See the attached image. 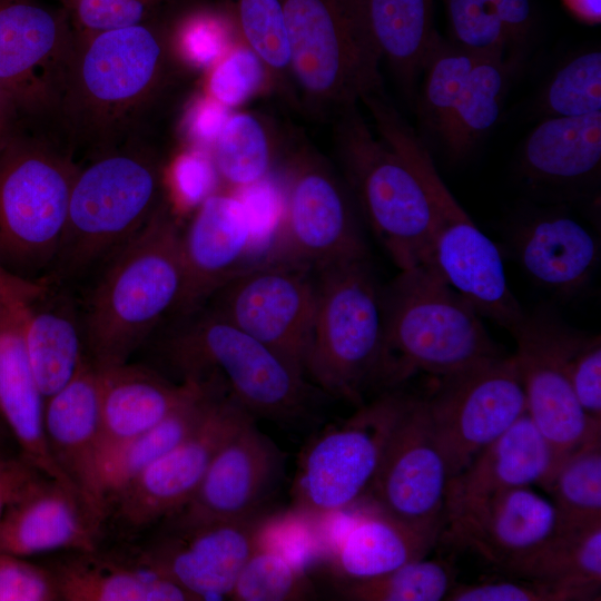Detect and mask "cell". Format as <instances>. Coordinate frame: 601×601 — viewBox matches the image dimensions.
I'll return each mask as SVG.
<instances>
[{"instance_id": "1", "label": "cell", "mask_w": 601, "mask_h": 601, "mask_svg": "<svg viewBox=\"0 0 601 601\" xmlns=\"http://www.w3.org/2000/svg\"><path fill=\"white\" fill-rule=\"evenodd\" d=\"M174 22H155L75 37L66 90L56 114L72 147L95 150L125 140L137 120L181 70Z\"/></svg>"}, {"instance_id": "2", "label": "cell", "mask_w": 601, "mask_h": 601, "mask_svg": "<svg viewBox=\"0 0 601 601\" xmlns=\"http://www.w3.org/2000/svg\"><path fill=\"white\" fill-rule=\"evenodd\" d=\"M180 235L166 199L95 273L79 305L85 353L97 368L128 363L173 312L183 282Z\"/></svg>"}, {"instance_id": "3", "label": "cell", "mask_w": 601, "mask_h": 601, "mask_svg": "<svg viewBox=\"0 0 601 601\" xmlns=\"http://www.w3.org/2000/svg\"><path fill=\"white\" fill-rule=\"evenodd\" d=\"M158 157L129 141L96 150L73 178L66 226L49 275L73 286L137 235L165 203Z\"/></svg>"}, {"instance_id": "4", "label": "cell", "mask_w": 601, "mask_h": 601, "mask_svg": "<svg viewBox=\"0 0 601 601\" xmlns=\"http://www.w3.org/2000/svg\"><path fill=\"white\" fill-rule=\"evenodd\" d=\"M479 315L431 266L401 270L383 292L377 381L396 384L417 371L444 377L504 355Z\"/></svg>"}, {"instance_id": "5", "label": "cell", "mask_w": 601, "mask_h": 601, "mask_svg": "<svg viewBox=\"0 0 601 601\" xmlns=\"http://www.w3.org/2000/svg\"><path fill=\"white\" fill-rule=\"evenodd\" d=\"M69 147L21 124L0 141V264L14 274L52 269L78 169Z\"/></svg>"}, {"instance_id": "6", "label": "cell", "mask_w": 601, "mask_h": 601, "mask_svg": "<svg viewBox=\"0 0 601 601\" xmlns=\"http://www.w3.org/2000/svg\"><path fill=\"white\" fill-rule=\"evenodd\" d=\"M167 318L175 323L158 345L181 380L217 375L255 417L292 421L304 413L305 376L274 349L205 305Z\"/></svg>"}, {"instance_id": "7", "label": "cell", "mask_w": 601, "mask_h": 601, "mask_svg": "<svg viewBox=\"0 0 601 601\" xmlns=\"http://www.w3.org/2000/svg\"><path fill=\"white\" fill-rule=\"evenodd\" d=\"M332 118L338 158L372 230L400 270L428 265L433 216L420 178L400 152L373 135L357 105Z\"/></svg>"}, {"instance_id": "8", "label": "cell", "mask_w": 601, "mask_h": 601, "mask_svg": "<svg viewBox=\"0 0 601 601\" xmlns=\"http://www.w3.org/2000/svg\"><path fill=\"white\" fill-rule=\"evenodd\" d=\"M305 374L336 397L359 403L378 380L383 347V292L368 258L321 268Z\"/></svg>"}, {"instance_id": "9", "label": "cell", "mask_w": 601, "mask_h": 601, "mask_svg": "<svg viewBox=\"0 0 601 601\" xmlns=\"http://www.w3.org/2000/svg\"><path fill=\"white\" fill-rule=\"evenodd\" d=\"M299 107L333 117L381 92V58L356 28L345 0H279Z\"/></svg>"}, {"instance_id": "10", "label": "cell", "mask_w": 601, "mask_h": 601, "mask_svg": "<svg viewBox=\"0 0 601 601\" xmlns=\"http://www.w3.org/2000/svg\"><path fill=\"white\" fill-rule=\"evenodd\" d=\"M394 147L420 178L431 206L433 239L427 266L479 314L514 332L525 313L509 287L497 246L454 198L415 132L401 134Z\"/></svg>"}, {"instance_id": "11", "label": "cell", "mask_w": 601, "mask_h": 601, "mask_svg": "<svg viewBox=\"0 0 601 601\" xmlns=\"http://www.w3.org/2000/svg\"><path fill=\"white\" fill-rule=\"evenodd\" d=\"M290 147L282 183L284 209L264 262L316 272L368 258L347 189L332 166L305 139H292Z\"/></svg>"}, {"instance_id": "12", "label": "cell", "mask_w": 601, "mask_h": 601, "mask_svg": "<svg viewBox=\"0 0 601 601\" xmlns=\"http://www.w3.org/2000/svg\"><path fill=\"white\" fill-rule=\"evenodd\" d=\"M406 396L385 394L303 451L292 486V509L315 519L367 496Z\"/></svg>"}, {"instance_id": "13", "label": "cell", "mask_w": 601, "mask_h": 601, "mask_svg": "<svg viewBox=\"0 0 601 601\" xmlns=\"http://www.w3.org/2000/svg\"><path fill=\"white\" fill-rule=\"evenodd\" d=\"M424 401L450 479L526 412L514 355L493 357L441 377Z\"/></svg>"}, {"instance_id": "14", "label": "cell", "mask_w": 601, "mask_h": 601, "mask_svg": "<svg viewBox=\"0 0 601 601\" xmlns=\"http://www.w3.org/2000/svg\"><path fill=\"white\" fill-rule=\"evenodd\" d=\"M315 305L314 272L267 262L242 269L205 304L304 376Z\"/></svg>"}, {"instance_id": "15", "label": "cell", "mask_w": 601, "mask_h": 601, "mask_svg": "<svg viewBox=\"0 0 601 601\" xmlns=\"http://www.w3.org/2000/svg\"><path fill=\"white\" fill-rule=\"evenodd\" d=\"M76 48L65 9L0 0V83L29 120L56 117Z\"/></svg>"}, {"instance_id": "16", "label": "cell", "mask_w": 601, "mask_h": 601, "mask_svg": "<svg viewBox=\"0 0 601 601\" xmlns=\"http://www.w3.org/2000/svg\"><path fill=\"white\" fill-rule=\"evenodd\" d=\"M250 417L255 416L224 388L188 437L145 467L109 501L105 520L112 519L131 534L173 515L193 496L224 441Z\"/></svg>"}, {"instance_id": "17", "label": "cell", "mask_w": 601, "mask_h": 601, "mask_svg": "<svg viewBox=\"0 0 601 601\" xmlns=\"http://www.w3.org/2000/svg\"><path fill=\"white\" fill-rule=\"evenodd\" d=\"M449 480L424 398L406 396L367 497L387 514L439 536Z\"/></svg>"}, {"instance_id": "18", "label": "cell", "mask_w": 601, "mask_h": 601, "mask_svg": "<svg viewBox=\"0 0 601 601\" xmlns=\"http://www.w3.org/2000/svg\"><path fill=\"white\" fill-rule=\"evenodd\" d=\"M266 515L205 522L164 520L166 526L134 556L167 575L196 601L228 599L257 545Z\"/></svg>"}, {"instance_id": "19", "label": "cell", "mask_w": 601, "mask_h": 601, "mask_svg": "<svg viewBox=\"0 0 601 601\" xmlns=\"http://www.w3.org/2000/svg\"><path fill=\"white\" fill-rule=\"evenodd\" d=\"M526 412L549 442L555 472L581 445L601 435V423L580 406L568 376L559 321L545 313L525 314L511 333ZM554 476V475H553Z\"/></svg>"}, {"instance_id": "20", "label": "cell", "mask_w": 601, "mask_h": 601, "mask_svg": "<svg viewBox=\"0 0 601 601\" xmlns=\"http://www.w3.org/2000/svg\"><path fill=\"white\" fill-rule=\"evenodd\" d=\"M283 465V453L250 417L217 450L189 501L165 520L205 522L266 514Z\"/></svg>"}, {"instance_id": "21", "label": "cell", "mask_w": 601, "mask_h": 601, "mask_svg": "<svg viewBox=\"0 0 601 601\" xmlns=\"http://www.w3.org/2000/svg\"><path fill=\"white\" fill-rule=\"evenodd\" d=\"M447 539L508 571L561 528L552 500L530 486L513 487L445 511Z\"/></svg>"}, {"instance_id": "22", "label": "cell", "mask_w": 601, "mask_h": 601, "mask_svg": "<svg viewBox=\"0 0 601 601\" xmlns=\"http://www.w3.org/2000/svg\"><path fill=\"white\" fill-rule=\"evenodd\" d=\"M255 229L237 194L213 193L181 228L183 269L178 300L168 317L183 316L203 307L238 274L250 249Z\"/></svg>"}, {"instance_id": "23", "label": "cell", "mask_w": 601, "mask_h": 601, "mask_svg": "<svg viewBox=\"0 0 601 601\" xmlns=\"http://www.w3.org/2000/svg\"><path fill=\"white\" fill-rule=\"evenodd\" d=\"M104 521L77 491L41 476L0 516V553L98 550Z\"/></svg>"}, {"instance_id": "24", "label": "cell", "mask_w": 601, "mask_h": 601, "mask_svg": "<svg viewBox=\"0 0 601 601\" xmlns=\"http://www.w3.org/2000/svg\"><path fill=\"white\" fill-rule=\"evenodd\" d=\"M26 346L45 400L77 374L86 353L80 305L72 286L49 274L39 278L28 304Z\"/></svg>"}, {"instance_id": "25", "label": "cell", "mask_w": 601, "mask_h": 601, "mask_svg": "<svg viewBox=\"0 0 601 601\" xmlns=\"http://www.w3.org/2000/svg\"><path fill=\"white\" fill-rule=\"evenodd\" d=\"M511 242L524 273L561 296L587 287L600 259L597 237L580 221L560 213L540 214L520 223Z\"/></svg>"}, {"instance_id": "26", "label": "cell", "mask_w": 601, "mask_h": 601, "mask_svg": "<svg viewBox=\"0 0 601 601\" xmlns=\"http://www.w3.org/2000/svg\"><path fill=\"white\" fill-rule=\"evenodd\" d=\"M555 472L553 451L525 412L449 480L445 511L520 486L548 490Z\"/></svg>"}, {"instance_id": "27", "label": "cell", "mask_w": 601, "mask_h": 601, "mask_svg": "<svg viewBox=\"0 0 601 601\" xmlns=\"http://www.w3.org/2000/svg\"><path fill=\"white\" fill-rule=\"evenodd\" d=\"M225 387L217 376L201 380L195 392L159 423L97 459L86 497L102 521L109 501L145 467L188 437Z\"/></svg>"}, {"instance_id": "28", "label": "cell", "mask_w": 601, "mask_h": 601, "mask_svg": "<svg viewBox=\"0 0 601 601\" xmlns=\"http://www.w3.org/2000/svg\"><path fill=\"white\" fill-rule=\"evenodd\" d=\"M99 373L100 432L96 461L107 451L155 426L201 382L187 377L174 383L154 370L129 362L99 370Z\"/></svg>"}, {"instance_id": "29", "label": "cell", "mask_w": 601, "mask_h": 601, "mask_svg": "<svg viewBox=\"0 0 601 601\" xmlns=\"http://www.w3.org/2000/svg\"><path fill=\"white\" fill-rule=\"evenodd\" d=\"M43 426L55 463L87 501L100 432V373L87 356L71 381L45 400Z\"/></svg>"}, {"instance_id": "30", "label": "cell", "mask_w": 601, "mask_h": 601, "mask_svg": "<svg viewBox=\"0 0 601 601\" xmlns=\"http://www.w3.org/2000/svg\"><path fill=\"white\" fill-rule=\"evenodd\" d=\"M352 21L385 60L401 85L411 90L422 75L437 35L433 0H345Z\"/></svg>"}, {"instance_id": "31", "label": "cell", "mask_w": 601, "mask_h": 601, "mask_svg": "<svg viewBox=\"0 0 601 601\" xmlns=\"http://www.w3.org/2000/svg\"><path fill=\"white\" fill-rule=\"evenodd\" d=\"M97 552H77L51 569L61 600L196 601L167 575L134 555L110 558Z\"/></svg>"}, {"instance_id": "32", "label": "cell", "mask_w": 601, "mask_h": 601, "mask_svg": "<svg viewBox=\"0 0 601 601\" xmlns=\"http://www.w3.org/2000/svg\"><path fill=\"white\" fill-rule=\"evenodd\" d=\"M437 538L371 504L361 510L329 559L345 581L367 580L425 558Z\"/></svg>"}, {"instance_id": "33", "label": "cell", "mask_w": 601, "mask_h": 601, "mask_svg": "<svg viewBox=\"0 0 601 601\" xmlns=\"http://www.w3.org/2000/svg\"><path fill=\"white\" fill-rule=\"evenodd\" d=\"M529 177L549 183H573L597 173L601 161V111L540 122L522 148Z\"/></svg>"}, {"instance_id": "34", "label": "cell", "mask_w": 601, "mask_h": 601, "mask_svg": "<svg viewBox=\"0 0 601 601\" xmlns=\"http://www.w3.org/2000/svg\"><path fill=\"white\" fill-rule=\"evenodd\" d=\"M515 62L506 55H483L471 70L439 132L452 158H463L497 121Z\"/></svg>"}, {"instance_id": "35", "label": "cell", "mask_w": 601, "mask_h": 601, "mask_svg": "<svg viewBox=\"0 0 601 601\" xmlns=\"http://www.w3.org/2000/svg\"><path fill=\"white\" fill-rule=\"evenodd\" d=\"M451 41L479 55H506L534 21L531 0H446Z\"/></svg>"}, {"instance_id": "36", "label": "cell", "mask_w": 601, "mask_h": 601, "mask_svg": "<svg viewBox=\"0 0 601 601\" xmlns=\"http://www.w3.org/2000/svg\"><path fill=\"white\" fill-rule=\"evenodd\" d=\"M506 572L560 588H600L601 522L584 528L559 530Z\"/></svg>"}, {"instance_id": "37", "label": "cell", "mask_w": 601, "mask_h": 601, "mask_svg": "<svg viewBox=\"0 0 601 601\" xmlns=\"http://www.w3.org/2000/svg\"><path fill=\"white\" fill-rule=\"evenodd\" d=\"M264 116L230 114L213 147L218 177L239 190L269 177L279 156L282 141Z\"/></svg>"}, {"instance_id": "38", "label": "cell", "mask_w": 601, "mask_h": 601, "mask_svg": "<svg viewBox=\"0 0 601 601\" xmlns=\"http://www.w3.org/2000/svg\"><path fill=\"white\" fill-rule=\"evenodd\" d=\"M229 7L239 39L265 65L270 90L292 107H299L293 73L290 45L279 0H224Z\"/></svg>"}, {"instance_id": "39", "label": "cell", "mask_w": 601, "mask_h": 601, "mask_svg": "<svg viewBox=\"0 0 601 601\" xmlns=\"http://www.w3.org/2000/svg\"><path fill=\"white\" fill-rule=\"evenodd\" d=\"M560 530L601 522V435L574 451L558 469L548 490Z\"/></svg>"}, {"instance_id": "40", "label": "cell", "mask_w": 601, "mask_h": 601, "mask_svg": "<svg viewBox=\"0 0 601 601\" xmlns=\"http://www.w3.org/2000/svg\"><path fill=\"white\" fill-rule=\"evenodd\" d=\"M221 0H62L76 37L155 22Z\"/></svg>"}, {"instance_id": "41", "label": "cell", "mask_w": 601, "mask_h": 601, "mask_svg": "<svg viewBox=\"0 0 601 601\" xmlns=\"http://www.w3.org/2000/svg\"><path fill=\"white\" fill-rule=\"evenodd\" d=\"M453 587L450 566L425 556L373 579L344 581L339 591L352 601H441Z\"/></svg>"}, {"instance_id": "42", "label": "cell", "mask_w": 601, "mask_h": 601, "mask_svg": "<svg viewBox=\"0 0 601 601\" xmlns=\"http://www.w3.org/2000/svg\"><path fill=\"white\" fill-rule=\"evenodd\" d=\"M482 56L443 39L439 33L435 36L422 69L424 77L420 111L427 126L437 134Z\"/></svg>"}, {"instance_id": "43", "label": "cell", "mask_w": 601, "mask_h": 601, "mask_svg": "<svg viewBox=\"0 0 601 601\" xmlns=\"http://www.w3.org/2000/svg\"><path fill=\"white\" fill-rule=\"evenodd\" d=\"M239 40L233 13L224 1L198 7L173 26L174 47L184 67L210 68Z\"/></svg>"}, {"instance_id": "44", "label": "cell", "mask_w": 601, "mask_h": 601, "mask_svg": "<svg viewBox=\"0 0 601 601\" xmlns=\"http://www.w3.org/2000/svg\"><path fill=\"white\" fill-rule=\"evenodd\" d=\"M313 594L306 570L257 544L242 568L228 599L294 601L311 599Z\"/></svg>"}, {"instance_id": "45", "label": "cell", "mask_w": 601, "mask_h": 601, "mask_svg": "<svg viewBox=\"0 0 601 601\" xmlns=\"http://www.w3.org/2000/svg\"><path fill=\"white\" fill-rule=\"evenodd\" d=\"M543 106L550 117L601 111L600 51L583 52L563 65L546 86Z\"/></svg>"}, {"instance_id": "46", "label": "cell", "mask_w": 601, "mask_h": 601, "mask_svg": "<svg viewBox=\"0 0 601 601\" xmlns=\"http://www.w3.org/2000/svg\"><path fill=\"white\" fill-rule=\"evenodd\" d=\"M264 92H272L267 69L242 40L209 68L206 93L228 109Z\"/></svg>"}, {"instance_id": "47", "label": "cell", "mask_w": 601, "mask_h": 601, "mask_svg": "<svg viewBox=\"0 0 601 601\" xmlns=\"http://www.w3.org/2000/svg\"><path fill=\"white\" fill-rule=\"evenodd\" d=\"M565 367L575 397L584 413L601 423V339L559 322Z\"/></svg>"}, {"instance_id": "48", "label": "cell", "mask_w": 601, "mask_h": 601, "mask_svg": "<svg viewBox=\"0 0 601 601\" xmlns=\"http://www.w3.org/2000/svg\"><path fill=\"white\" fill-rule=\"evenodd\" d=\"M600 588L570 589L529 580H490L454 584L446 601H590L599 600Z\"/></svg>"}, {"instance_id": "49", "label": "cell", "mask_w": 601, "mask_h": 601, "mask_svg": "<svg viewBox=\"0 0 601 601\" xmlns=\"http://www.w3.org/2000/svg\"><path fill=\"white\" fill-rule=\"evenodd\" d=\"M257 544L279 553L304 570L322 556L313 520L293 509L280 514H267L259 528Z\"/></svg>"}, {"instance_id": "50", "label": "cell", "mask_w": 601, "mask_h": 601, "mask_svg": "<svg viewBox=\"0 0 601 601\" xmlns=\"http://www.w3.org/2000/svg\"><path fill=\"white\" fill-rule=\"evenodd\" d=\"M61 600L51 569L0 553V601Z\"/></svg>"}, {"instance_id": "51", "label": "cell", "mask_w": 601, "mask_h": 601, "mask_svg": "<svg viewBox=\"0 0 601 601\" xmlns=\"http://www.w3.org/2000/svg\"><path fill=\"white\" fill-rule=\"evenodd\" d=\"M170 180L180 205L197 207L211 195L218 177L211 156L207 151L188 148L174 161Z\"/></svg>"}, {"instance_id": "52", "label": "cell", "mask_w": 601, "mask_h": 601, "mask_svg": "<svg viewBox=\"0 0 601 601\" xmlns=\"http://www.w3.org/2000/svg\"><path fill=\"white\" fill-rule=\"evenodd\" d=\"M230 114V109L207 93L197 98L188 109L184 122L185 135L191 145L190 148L205 151L209 148L213 149Z\"/></svg>"}, {"instance_id": "53", "label": "cell", "mask_w": 601, "mask_h": 601, "mask_svg": "<svg viewBox=\"0 0 601 601\" xmlns=\"http://www.w3.org/2000/svg\"><path fill=\"white\" fill-rule=\"evenodd\" d=\"M43 476L22 456L0 457V516L35 481ZM46 476V475H45Z\"/></svg>"}, {"instance_id": "54", "label": "cell", "mask_w": 601, "mask_h": 601, "mask_svg": "<svg viewBox=\"0 0 601 601\" xmlns=\"http://www.w3.org/2000/svg\"><path fill=\"white\" fill-rule=\"evenodd\" d=\"M22 119L13 99L0 83V141L9 136Z\"/></svg>"}, {"instance_id": "55", "label": "cell", "mask_w": 601, "mask_h": 601, "mask_svg": "<svg viewBox=\"0 0 601 601\" xmlns=\"http://www.w3.org/2000/svg\"><path fill=\"white\" fill-rule=\"evenodd\" d=\"M569 10L588 23L601 20V0H563Z\"/></svg>"}, {"instance_id": "56", "label": "cell", "mask_w": 601, "mask_h": 601, "mask_svg": "<svg viewBox=\"0 0 601 601\" xmlns=\"http://www.w3.org/2000/svg\"><path fill=\"white\" fill-rule=\"evenodd\" d=\"M0 425L4 426L3 422L1 421V418H0ZM4 427H6V426H4ZM6 428H7V427H6ZM0 457H1V456H0Z\"/></svg>"}]
</instances>
